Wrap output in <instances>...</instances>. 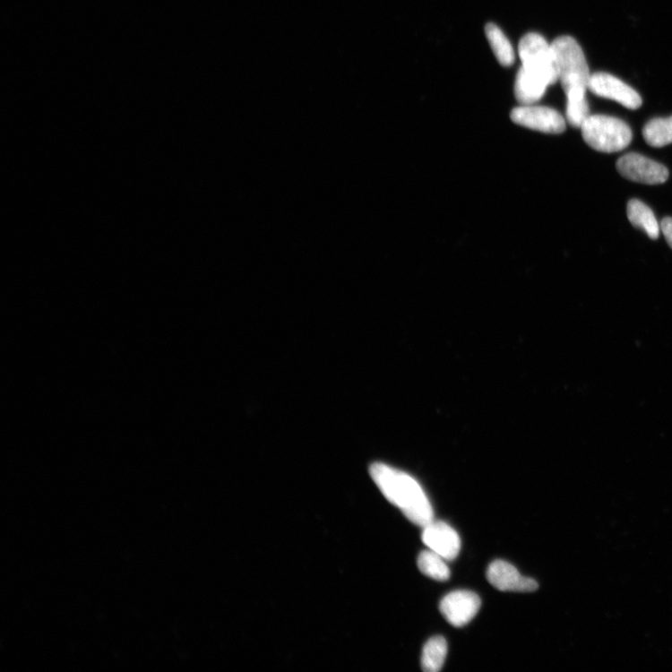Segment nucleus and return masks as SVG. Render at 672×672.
<instances>
[{"label": "nucleus", "instance_id": "1", "mask_svg": "<svg viewBox=\"0 0 672 672\" xmlns=\"http://www.w3.org/2000/svg\"><path fill=\"white\" fill-rule=\"evenodd\" d=\"M551 48L557 77L567 98V121L573 127L580 128L590 116L587 91L591 74L586 56L570 36L556 39Z\"/></svg>", "mask_w": 672, "mask_h": 672}, {"label": "nucleus", "instance_id": "2", "mask_svg": "<svg viewBox=\"0 0 672 672\" xmlns=\"http://www.w3.org/2000/svg\"><path fill=\"white\" fill-rule=\"evenodd\" d=\"M370 475L386 499L414 524L424 528L434 521L432 504L411 476L384 463H374Z\"/></svg>", "mask_w": 672, "mask_h": 672}, {"label": "nucleus", "instance_id": "3", "mask_svg": "<svg viewBox=\"0 0 672 672\" xmlns=\"http://www.w3.org/2000/svg\"><path fill=\"white\" fill-rule=\"evenodd\" d=\"M586 143L600 152H617L629 146L633 131L624 121L608 116H590L580 127Z\"/></svg>", "mask_w": 672, "mask_h": 672}, {"label": "nucleus", "instance_id": "4", "mask_svg": "<svg viewBox=\"0 0 672 672\" xmlns=\"http://www.w3.org/2000/svg\"><path fill=\"white\" fill-rule=\"evenodd\" d=\"M519 54L527 70L545 78L549 85L558 81L551 45L543 36L537 33L524 36L519 45Z\"/></svg>", "mask_w": 672, "mask_h": 672}, {"label": "nucleus", "instance_id": "5", "mask_svg": "<svg viewBox=\"0 0 672 672\" xmlns=\"http://www.w3.org/2000/svg\"><path fill=\"white\" fill-rule=\"evenodd\" d=\"M616 168L625 178L647 185H662L668 177L666 167L636 152L622 156Z\"/></svg>", "mask_w": 672, "mask_h": 672}, {"label": "nucleus", "instance_id": "6", "mask_svg": "<svg viewBox=\"0 0 672 672\" xmlns=\"http://www.w3.org/2000/svg\"><path fill=\"white\" fill-rule=\"evenodd\" d=\"M511 119L521 126L548 134H562L566 130L564 117L548 107L522 105L512 110Z\"/></svg>", "mask_w": 672, "mask_h": 672}, {"label": "nucleus", "instance_id": "7", "mask_svg": "<svg viewBox=\"0 0 672 672\" xmlns=\"http://www.w3.org/2000/svg\"><path fill=\"white\" fill-rule=\"evenodd\" d=\"M589 90L594 95L615 100L626 108L637 109L642 103L640 94L634 88L607 73L592 74Z\"/></svg>", "mask_w": 672, "mask_h": 672}, {"label": "nucleus", "instance_id": "8", "mask_svg": "<svg viewBox=\"0 0 672 672\" xmlns=\"http://www.w3.org/2000/svg\"><path fill=\"white\" fill-rule=\"evenodd\" d=\"M481 607V599L474 592L459 590L446 595L440 603V611L445 620L456 627L472 621Z\"/></svg>", "mask_w": 672, "mask_h": 672}, {"label": "nucleus", "instance_id": "9", "mask_svg": "<svg viewBox=\"0 0 672 672\" xmlns=\"http://www.w3.org/2000/svg\"><path fill=\"white\" fill-rule=\"evenodd\" d=\"M487 578L490 585L500 591L533 592L539 588L534 579L521 575L517 568L504 560H496L488 566Z\"/></svg>", "mask_w": 672, "mask_h": 672}, {"label": "nucleus", "instance_id": "10", "mask_svg": "<svg viewBox=\"0 0 672 672\" xmlns=\"http://www.w3.org/2000/svg\"><path fill=\"white\" fill-rule=\"evenodd\" d=\"M422 541L431 550L445 560L455 559L461 551V539L458 532L443 521H433L423 528Z\"/></svg>", "mask_w": 672, "mask_h": 672}, {"label": "nucleus", "instance_id": "11", "mask_svg": "<svg viewBox=\"0 0 672 672\" xmlns=\"http://www.w3.org/2000/svg\"><path fill=\"white\" fill-rule=\"evenodd\" d=\"M548 86L545 78L522 65L515 79L514 95L521 105H533L545 96Z\"/></svg>", "mask_w": 672, "mask_h": 672}, {"label": "nucleus", "instance_id": "12", "mask_svg": "<svg viewBox=\"0 0 672 672\" xmlns=\"http://www.w3.org/2000/svg\"><path fill=\"white\" fill-rule=\"evenodd\" d=\"M626 213L633 227L642 229L650 238L656 240L659 237L660 224L653 211L643 202L638 199L631 200L627 204Z\"/></svg>", "mask_w": 672, "mask_h": 672}, {"label": "nucleus", "instance_id": "13", "mask_svg": "<svg viewBox=\"0 0 672 672\" xmlns=\"http://www.w3.org/2000/svg\"><path fill=\"white\" fill-rule=\"evenodd\" d=\"M447 643L444 637L435 636L430 639L423 648L421 667L426 672L439 671L445 661Z\"/></svg>", "mask_w": 672, "mask_h": 672}, {"label": "nucleus", "instance_id": "14", "mask_svg": "<svg viewBox=\"0 0 672 672\" xmlns=\"http://www.w3.org/2000/svg\"><path fill=\"white\" fill-rule=\"evenodd\" d=\"M648 145L662 148L672 144V116L649 121L642 131Z\"/></svg>", "mask_w": 672, "mask_h": 672}, {"label": "nucleus", "instance_id": "15", "mask_svg": "<svg viewBox=\"0 0 672 672\" xmlns=\"http://www.w3.org/2000/svg\"><path fill=\"white\" fill-rule=\"evenodd\" d=\"M485 32L490 47L499 63L504 66L512 65L514 62V52L504 32L492 22L486 26Z\"/></svg>", "mask_w": 672, "mask_h": 672}, {"label": "nucleus", "instance_id": "16", "mask_svg": "<svg viewBox=\"0 0 672 672\" xmlns=\"http://www.w3.org/2000/svg\"><path fill=\"white\" fill-rule=\"evenodd\" d=\"M444 558L433 550L422 551L418 557L419 571L434 580L444 582L451 577V570Z\"/></svg>", "mask_w": 672, "mask_h": 672}, {"label": "nucleus", "instance_id": "17", "mask_svg": "<svg viewBox=\"0 0 672 672\" xmlns=\"http://www.w3.org/2000/svg\"><path fill=\"white\" fill-rule=\"evenodd\" d=\"M661 231L672 249V218L667 217L662 220L660 224Z\"/></svg>", "mask_w": 672, "mask_h": 672}]
</instances>
